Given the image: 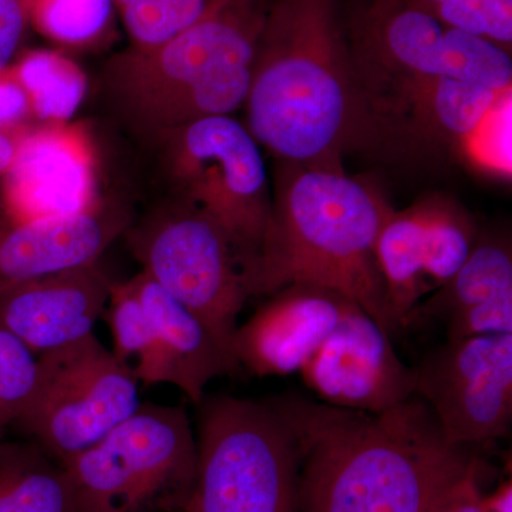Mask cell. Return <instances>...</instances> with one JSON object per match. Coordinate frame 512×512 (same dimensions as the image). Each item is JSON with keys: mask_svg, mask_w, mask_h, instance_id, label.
Masks as SVG:
<instances>
[{"mask_svg": "<svg viewBox=\"0 0 512 512\" xmlns=\"http://www.w3.org/2000/svg\"><path fill=\"white\" fill-rule=\"evenodd\" d=\"M32 128V127H30ZM25 130H0V178L8 173L13 161L18 156L20 141L25 136Z\"/></svg>", "mask_w": 512, "mask_h": 512, "instance_id": "cell-34", "label": "cell"}, {"mask_svg": "<svg viewBox=\"0 0 512 512\" xmlns=\"http://www.w3.org/2000/svg\"><path fill=\"white\" fill-rule=\"evenodd\" d=\"M0 512H84L72 478L43 448L0 441Z\"/></svg>", "mask_w": 512, "mask_h": 512, "instance_id": "cell-19", "label": "cell"}, {"mask_svg": "<svg viewBox=\"0 0 512 512\" xmlns=\"http://www.w3.org/2000/svg\"><path fill=\"white\" fill-rule=\"evenodd\" d=\"M197 457L183 407L141 403L99 443L62 464L84 512H184Z\"/></svg>", "mask_w": 512, "mask_h": 512, "instance_id": "cell-6", "label": "cell"}, {"mask_svg": "<svg viewBox=\"0 0 512 512\" xmlns=\"http://www.w3.org/2000/svg\"><path fill=\"white\" fill-rule=\"evenodd\" d=\"M133 220L107 198L82 214L47 220H18L0 207V292L99 261Z\"/></svg>", "mask_w": 512, "mask_h": 512, "instance_id": "cell-16", "label": "cell"}, {"mask_svg": "<svg viewBox=\"0 0 512 512\" xmlns=\"http://www.w3.org/2000/svg\"><path fill=\"white\" fill-rule=\"evenodd\" d=\"M417 369V392L448 443L507 437L512 423V335L447 340Z\"/></svg>", "mask_w": 512, "mask_h": 512, "instance_id": "cell-11", "label": "cell"}, {"mask_svg": "<svg viewBox=\"0 0 512 512\" xmlns=\"http://www.w3.org/2000/svg\"><path fill=\"white\" fill-rule=\"evenodd\" d=\"M512 293L510 242L498 237H478L467 261L436 295L409 313L404 326L416 320L446 323L458 313Z\"/></svg>", "mask_w": 512, "mask_h": 512, "instance_id": "cell-21", "label": "cell"}, {"mask_svg": "<svg viewBox=\"0 0 512 512\" xmlns=\"http://www.w3.org/2000/svg\"><path fill=\"white\" fill-rule=\"evenodd\" d=\"M420 9L450 28L511 52L512 0H444Z\"/></svg>", "mask_w": 512, "mask_h": 512, "instance_id": "cell-28", "label": "cell"}, {"mask_svg": "<svg viewBox=\"0 0 512 512\" xmlns=\"http://www.w3.org/2000/svg\"><path fill=\"white\" fill-rule=\"evenodd\" d=\"M231 0H114L130 45L151 49L163 45L220 12Z\"/></svg>", "mask_w": 512, "mask_h": 512, "instance_id": "cell-26", "label": "cell"}, {"mask_svg": "<svg viewBox=\"0 0 512 512\" xmlns=\"http://www.w3.org/2000/svg\"><path fill=\"white\" fill-rule=\"evenodd\" d=\"M271 403L298 450V512H426L478 464L419 394L379 413L293 394Z\"/></svg>", "mask_w": 512, "mask_h": 512, "instance_id": "cell-1", "label": "cell"}, {"mask_svg": "<svg viewBox=\"0 0 512 512\" xmlns=\"http://www.w3.org/2000/svg\"><path fill=\"white\" fill-rule=\"evenodd\" d=\"M393 208L343 171L282 161L261 249L245 271L251 296L316 285L346 296L394 332L376 242Z\"/></svg>", "mask_w": 512, "mask_h": 512, "instance_id": "cell-3", "label": "cell"}, {"mask_svg": "<svg viewBox=\"0 0 512 512\" xmlns=\"http://www.w3.org/2000/svg\"><path fill=\"white\" fill-rule=\"evenodd\" d=\"M238 326L232 355L254 376L301 372L355 302L322 286H286Z\"/></svg>", "mask_w": 512, "mask_h": 512, "instance_id": "cell-14", "label": "cell"}, {"mask_svg": "<svg viewBox=\"0 0 512 512\" xmlns=\"http://www.w3.org/2000/svg\"><path fill=\"white\" fill-rule=\"evenodd\" d=\"M39 376V359L0 326V441L28 409Z\"/></svg>", "mask_w": 512, "mask_h": 512, "instance_id": "cell-27", "label": "cell"}, {"mask_svg": "<svg viewBox=\"0 0 512 512\" xmlns=\"http://www.w3.org/2000/svg\"><path fill=\"white\" fill-rule=\"evenodd\" d=\"M153 322L157 342L154 384L178 387L195 404L214 377L237 372L207 326L144 272L133 276Z\"/></svg>", "mask_w": 512, "mask_h": 512, "instance_id": "cell-18", "label": "cell"}, {"mask_svg": "<svg viewBox=\"0 0 512 512\" xmlns=\"http://www.w3.org/2000/svg\"><path fill=\"white\" fill-rule=\"evenodd\" d=\"M481 512H512L511 480L501 484L493 494L484 495Z\"/></svg>", "mask_w": 512, "mask_h": 512, "instance_id": "cell-35", "label": "cell"}, {"mask_svg": "<svg viewBox=\"0 0 512 512\" xmlns=\"http://www.w3.org/2000/svg\"><path fill=\"white\" fill-rule=\"evenodd\" d=\"M458 150L478 170L511 177V93L501 99Z\"/></svg>", "mask_w": 512, "mask_h": 512, "instance_id": "cell-29", "label": "cell"}, {"mask_svg": "<svg viewBox=\"0 0 512 512\" xmlns=\"http://www.w3.org/2000/svg\"><path fill=\"white\" fill-rule=\"evenodd\" d=\"M39 376L15 424L59 463L79 456L140 407V382L96 335L37 357Z\"/></svg>", "mask_w": 512, "mask_h": 512, "instance_id": "cell-9", "label": "cell"}, {"mask_svg": "<svg viewBox=\"0 0 512 512\" xmlns=\"http://www.w3.org/2000/svg\"><path fill=\"white\" fill-rule=\"evenodd\" d=\"M403 2L416 6V8H429V6L444 2V0H403Z\"/></svg>", "mask_w": 512, "mask_h": 512, "instance_id": "cell-36", "label": "cell"}, {"mask_svg": "<svg viewBox=\"0 0 512 512\" xmlns=\"http://www.w3.org/2000/svg\"><path fill=\"white\" fill-rule=\"evenodd\" d=\"M35 126L28 96L8 66L0 72V130H25Z\"/></svg>", "mask_w": 512, "mask_h": 512, "instance_id": "cell-32", "label": "cell"}, {"mask_svg": "<svg viewBox=\"0 0 512 512\" xmlns=\"http://www.w3.org/2000/svg\"><path fill=\"white\" fill-rule=\"evenodd\" d=\"M420 207L424 276L430 289H439L467 261L477 242V229L470 217L451 202L434 198L420 202Z\"/></svg>", "mask_w": 512, "mask_h": 512, "instance_id": "cell-24", "label": "cell"}, {"mask_svg": "<svg viewBox=\"0 0 512 512\" xmlns=\"http://www.w3.org/2000/svg\"><path fill=\"white\" fill-rule=\"evenodd\" d=\"M103 318L109 323L113 355L133 367L138 382L154 384L156 333L133 278L114 282Z\"/></svg>", "mask_w": 512, "mask_h": 512, "instance_id": "cell-25", "label": "cell"}, {"mask_svg": "<svg viewBox=\"0 0 512 512\" xmlns=\"http://www.w3.org/2000/svg\"><path fill=\"white\" fill-rule=\"evenodd\" d=\"M249 133L279 160L343 171V154L389 128L357 72L336 0L266 10L244 103Z\"/></svg>", "mask_w": 512, "mask_h": 512, "instance_id": "cell-2", "label": "cell"}, {"mask_svg": "<svg viewBox=\"0 0 512 512\" xmlns=\"http://www.w3.org/2000/svg\"><path fill=\"white\" fill-rule=\"evenodd\" d=\"M303 382L326 404L379 413L417 392V369L404 365L389 335L356 306L301 369Z\"/></svg>", "mask_w": 512, "mask_h": 512, "instance_id": "cell-13", "label": "cell"}, {"mask_svg": "<svg viewBox=\"0 0 512 512\" xmlns=\"http://www.w3.org/2000/svg\"><path fill=\"white\" fill-rule=\"evenodd\" d=\"M376 258L382 274L387 311L394 329L430 291L424 276L423 215L420 204L406 211H390L376 242Z\"/></svg>", "mask_w": 512, "mask_h": 512, "instance_id": "cell-20", "label": "cell"}, {"mask_svg": "<svg viewBox=\"0 0 512 512\" xmlns=\"http://www.w3.org/2000/svg\"><path fill=\"white\" fill-rule=\"evenodd\" d=\"M478 464L447 488L426 512H481L484 494L478 483Z\"/></svg>", "mask_w": 512, "mask_h": 512, "instance_id": "cell-33", "label": "cell"}, {"mask_svg": "<svg viewBox=\"0 0 512 512\" xmlns=\"http://www.w3.org/2000/svg\"><path fill=\"white\" fill-rule=\"evenodd\" d=\"M96 148L79 123L29 128L0 184V207L18 220L82 214L99 205Z\"/></svg>", "mask_w": 512, "mask_h": 512, "instance_id": "cell-12", "label": "cell"}, {"mask_svg": "<svg viewBox=\"0 0 512 512\" xmlns=\"http://www.w3.org/2000/svg\"><path fill=\"white\" fill-rule=\"evenodd\" d=\"M265 16L258 0H231L163 45H128L104 63L101 97L148 148L195 121L232 116L247 99Z\"/></svg>", "mask_w": 512, "mask_h": 512, "instance_id": "cell-4", "label": "cell"}, {"mask_svg": "<svg viewBox=\"0 0 512 512\" xmlns=\"http://www.w3.org/2000/svg\"><path fill=\"white\" fill-rule=\"evenodd\" d=\"M9 67L37 126L70 123L89 92L86 72L60 49L22 50Z\"/></svg>", "mask_w": 512, "mask_h": 512, "instance_id": "cell-22", "label": "cell"}, {"mask_svg": "<svg viewBox=\"0 0 512 512\" xmlns=\"http://www.w3.org/2000/svg\"><path fill=\"white\" fill-rule=\"evenodd\" d=\"M111 279L101 259L0 292V326L37 357L94 335L109 303Z\"/></svg>", "mask_w": 512, "mask_h": 512, "instance_id": "cell-15", "label": "cell"}, {"mask_svg": "<svg viewBox=\"0 0 512 512\" xmlns=\"http://www.w3.org/2000/svg\"><path fill=\"white\" fill-rule=\"evenodd\" d=\"M123 237L141 272L207 326L235 369L232 339L249 296L244 265L217 221L183 200L165 195Z\"/></svg>", "mask_w": 512, "mask_h": 512, "instance_id": "cell-7", "label": "cell"}, {"mask_svg": "<svg viewBox=\"0 0 512 512\" xmlns=\"http://www.w3.org/2000/svg\"><path fill=\"white\" fill-rule=\"evenodd\" d=\"M447 340L512 335V293L458 313L446 322Z\"/></svg>", "mask_w": 512, "mask_h": 512, "instance_id": "cell-30", "label": "cell"}, {"mask_svg": "<svg viewBox=\"0 0 512 512\" xmlns=\"http://www.w3.org/2000/svg\"><path fill=\"white\" fill-rule=\"evenodd\" d=\"M151 150L167 195L224 228L245 276L264 241L272 202L261 146L247 126L232 116L210 117L168 134Z\"/></svg>", "mask_w": 512, "mask_h": 512, "instance_id": "cell-8", "label": "cell"}, {"mask_svg": "<svg viewBox=\"0 0 512 512\" xmlns=\"http://www.w3.org/2000/svg\"><path fill=\"white\" fill-rule=\"evenodd\" d=\"M348 39L365 86L426 77L511 90V52L450 28L403 0H360L350 15Z\"/></svg>", "mask_w": 512, "mask_h": 512, "instance_id": "cell-10", "label": "cell"}, {"mask_svg": "<svg viewBox=\"0 0 512 512\" xmlns=\"http://www.w3.org/2000/svg\"><path fill=\"white\" fill-rule=\"evenodd\" d=\"M377 116L389 130L461 147L510 92L456 79L400 77L366 84Z\"/></svg>", "mask_w": 512, "mask_h": 512, "instance_id": "cell-17", "label": "cell"}, {"mask_svg": "<svg viewBox=\"0 0 512 512\" xmlns=\"http://www.w3.org/2000/svg\"><path fill=\"white\" fill-rule=\"evenodd\" d=\"M29 30L25 0H0V72L22 52Z\"/></svg>", "mask_w": 512, "mask_h": 512, "instance_id": "cell-31", "label": "cell"}, {"mask_svg": "<svg viewBox=\"0 0 512 512\" xmlns=\"http://www.w3.org/2000/svg\"><path fill=\"white\" fill-rule=\"evenodd\" d=\"M197 471L184 512H298L299 456L271 402L198 403Z\"/></svg>", "mask_w": 512, "mask_h": 512, "instance_id": "cell-5", "label": "cell"}, {"mask_svg": "<svg viewBox=\"0 0 512 512\" xmlns=\"http://www.w3.org/2000/svg\"><path fill=\"white\" fill-rule=\"evenodd\" d=\"M30 29L63 52L94 50L113 39L114 0H25Z\"/></svg>", "mask_w": 512, "mask_h": 512, "instance_id": "cell-23", "label": "cell"}]
</instances>
